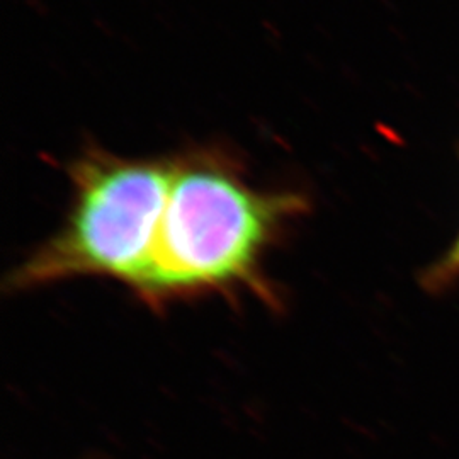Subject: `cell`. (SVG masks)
<instances>
[{
    "instance_id": "obj_3",
    "label": "cell",
    "mask_w": 459,
    "mask_h": 459,
    "mask_svg": "<svg viewBox=\"0 0 459 459\" xmlns=\"http://www.w3.org/2000/svg\"><path fill=\"white\" fill-rule=\"evenodd\" d=\"M459 282V233L443 255L427 265L422 273V288L441 293Z\"/></svg>"
},
{
    "instance_id": "obj_2",
    "label": "cell",
    "mask_w": 459,
    "mask_h": 459,
    "mask_svg": "<svg viewBox=\"0 0 459 459\" xmlns=\"http://www.w3.org/2000/svg\"><path fill=\"white\" fill-rule=\"evenodd\" d=\"M174 157L136 159L87 148L70 167L65 225L24 264L22 284L113 276L138 284L164 216Z\"/></svg>"
},
{
    "instance_id": "obj_1",
    "label": "cell",
    "mask_w": 459,
    "mask_h": 459,
    "mask_svg": "<svg viewBox=\"0 0 459 459\" xmlns=\"http://www.w3.org/2000/svg\"><path fill=\"white\" fill-rule=\"evenodd\" d=\"M305 210L298 193L252 186L229 152L176 155L159 235L136 288L164 295L247 279L284 223Z\"/></svg>"
}]
</instances>
